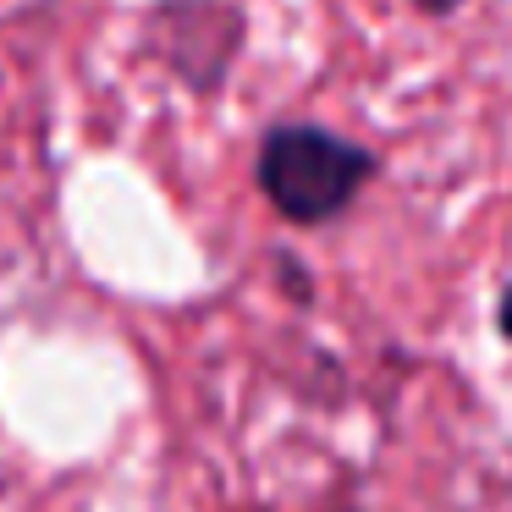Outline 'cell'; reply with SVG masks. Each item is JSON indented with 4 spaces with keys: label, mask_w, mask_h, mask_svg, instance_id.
Masks as SVG:
<instances>
[{
    "label": "cell",
    "mask_w": 512,
    "mask_h": 512,
    "mask_svg": "<svg viewBox=\"0 0 512 512\" xmlns=\"http://www.w3.org/2000/svg\"><path fill=\"white\" fill-rule=\"evenodd\" d=\"M380 160L364 144L331 133V127L314 122H281L265 133L259 144V193L276 204L281 221L292 226H320L331 215H342L358 199L369 177H375Z\"/></svg>",
    "instance_id": "1"
},
{
    "label": "cell",
    "mask_w": 512,
    "mask_h": 512,
    "mask_svg": "<svg viewBox=\"0 0 512 512\" xmlns=\"http://www.w3.org/2000/svg\"><path fill=\"white\" fill-rule=\"evenodd\" d=\"M496 331L512 342V281H507V292H501V303H496Z\"/></svg>",
    "instance_id": "2"
},
{
    "label": "cell",
    "mask_w": 512,
    "mask_h": 512,
    "mask_svg": "<svg viewBox=\"0 0 512 512\" xmlns=\"http://www.w3.org/2000/svg\"><path fill=\"white\" fill-rule=\"evenodd\" d=\"M413 6H419L424 17H446V12H457L463 0H413Z\"/></svg>",
    "instance_id": "3"
}]
</instances>
